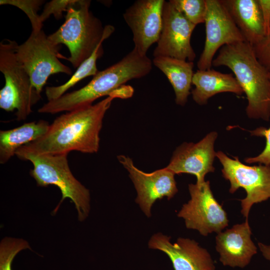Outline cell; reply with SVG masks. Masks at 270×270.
I'll use <instances>...</instances> for the list:
<instances>
[{"label":"cell","mask_w":270,"mask_h":270,"mask_svg":"<svg viewBox=\"0 0 270 270\" xmlns=\"http://www.w3.org/2000/svg\"><path fill=\"white\" fill-rule=\"evenodd\" d=\"M124 87L112 92L98 102L57 117L41 138L18 148L20 159L27 155L68 154L71 151L93 154L100 148V132L105 114L115 98H127Z\"/></svg>","instance_id":"obj_1"},{"label":"cell","mask_w":270,"mask_h":270,"mask_svg":"<svg viewBox=\"0 0 270 270\" xmlns=\"http://www.w3.org/2000/svg\"><path fill=\"white\" fill-rule=\"evenodd\" d=\"M152 64V62L146 55H140L134 48L120 61L98 71L84 87L48 101L38 112L52 114L92 105L96 99L108 96L127 82L148 74Z\"/></svg>","instance_id":"obj_2"},{"label":"cell","mask_w":270,"mask_h":270,"mask_svg":"<svg viewBox=\"0 0 270 270\" xmlns=\"http://www.w3.org/2000/svg\"><path fill=\"white\" fill-rule=\"evenodd\" d=\"M212 66H224L234 74L248 100L246 113L252 119L270 118V72L257 58L246 41L220 48Z\"/></svg>","instance_id":"obj_3"},{"label":"cell","mask_w":270,"mask_h":270,"mask_svg":"<svg viewBox=\"0 0 270 270\" xmlns=\"http://www.w3.org/2000/svg\"><path fill=\"white\" fill-rule=\"evenodd\" d=\"M91 1L76 0L66 12L62 24L48 36L54 44H64L70 56L66 60L77 68L92 54L99 43L114 31L112 25L103 26L90 10Z\"/></svg>","instance_id":"obj_4"},{"label":"cell","mask_w":270,"mask_h":270,"mask_svg":"<svg viewBox=\"0 0 270 270\" xmlns=\"http://www.w3.org/2000/svg\"><path fill=\"white\" fill-rule=\"evenodd\" d=\"M18 43L4 39L0 42V71L5 79L0 90V108L6 111L16 110L17 120H24L41 96L33 86L29 75L16 54Z\"/></svg>","instance_id":"obj_5"},{"label":"cell","mask_w":270,"mask_h":270,"mask_svg":"<svg viewBox=\"0 0 270 270\" xmlns=\"http://www.w3.org/2000/svg\"><path fill=\"white\" fill-rule=\"evenodd\" d=\"M67 156V154L27 155L21 160L32 164L34 168L30 174L38 186L54 185L60 190L62 197L54 212H57L65 198H69L74 204L78 220L83 221L90 210V191L72 173Z\"/></svg>","instance_id":"obj_6"},{"label":"cell","mask_w":270,"mask_h":270,"mask_svg":"<svg viewBox=\"0 0 270 270\" xmlns=\"http://www.w3.org/2000/svg\"><path fill=\"white\" fill-rule=\"evenodd\" d=\"M59 45L54 44L43 30L32 32L27 40L16 46V54L29 75L32 84L41 94L48 78L63 73L72 74L70 68L62 63L64 56L59 52Z\"/></svg>","instance_id":"obj_7"},{"label":"cell","mask_w":270,"mask_h":270,"mask_svg":"<svg viewBox=\"0 0 270 270\" xmlns=\"http://www.w3.org/2000/svg\"><path fill=\"white\" fill-rule=\"evenodd\" d=\"M216 157L222 166L223 177L230 182V192L233 194L240 188L246 190V197L240 201L241 213L248 221L252 205L270 198V165L248 166L238 156L230 158L222 151L216 152Z\"/></svg>","instance_id":"obj_8"},{"label":"cell","mask_w":270,"mask_h":270,"mask_svg":"<svg viewBox=\"0 0 270 270\" xmlns=\"http://www.w3.org/2000/svg\"><path fill=\"white\" fill-rule=\"evenodd\" d=\"M190 200L183 204L178 216L185 220L188 228L198 230L204 236L219 233L228 226L226 211L214 198L208 180L188 184Z\"/></svg>","instance_id":"obj_9"},{"label":"cell","mask_w":270,"mask_h":270,"mask_svg":"<svg viewBox=\"0 0 270 270\" xmlns=\"http://www.w3.org/2000/svg\"><path fill=\"white\" fill-rule=\"evenodd\" d=\"M206 40L198 61L200 70L212 68L218 50L224 46L246 41L223 0H206Z\"/></svg>","instance_id":"obj_10"},{"label":"cell","mask_w":270,"mask_h":270,"mask_svg":"<svg viewBox=\"0 0 270 270\" xmlns=\"http://www.w3.org/2000/svg\"><path fill=\"white\" fill-rule=\"evenodd\" d=\"M196 26L170 1L165 0L162 31L154 57L167 56L193 62L196 55L190 38Z\"/></svg>","instance_id":"obj_11"},{"label":"cell","mask_w":270,"mask_h":270,"mask_svg":"<svg viewBox=\"0 0 270 270\" xmlns=\"http://www.w3.org/2000/svg\"><path fill=\"white\" fill-rule=\"evenodd\" d=\"M118 159L128 172L138 194L136 201L147 216H151L156 200L164 197L170 200L178 192L175 174L166 167L148 173L138 168L128 156L119 155Z\"/></svg>","instance_id":"obj_12"},{"label":"cell","mask_w":270,"mask_h":270,"mask_svg":"<svg viewBox=\"0 0 270 270\" xmlns=\"http://www.w3.org/2000/svg\"><path fill=\"white\" fill-rule=\"evenodd\" d=\"M164 0H138L123 14L131 30L134 48L146 56L149 48L157 42L162 28Z\"/></svg>","instance_id":"obj_13"},{"label":"cell","mask_w":270,"mask_h":270,"mask_svg":"<svg viewBox=\"0 0 270 270\" xmlns=\"http://www.w3.org/2000/svg\"><path fill=\"white\" fill-rule=\"evenodd\" d=\"M216 132H211L196 143L184 142L174 151L166 168L176 174H189L196 178V184H201L206 175L214 172L213 163L216 153L214 144Z\"/></svg>","instance_id":"obj_14"},{"label":"cell","mask_w":270,"mask_h":270,"mask_svg":"<svg viewBox=\"0 0 270 270\" xmlns=\"http://www.w3.org/2000/svg\"><path fill=\"white\" fill-rule=\"evenodd\" d=\"M148 246L166 254L174 270H215L209 252L194 240L180 238L172 244L170 237L158 233L151 237Z\"/></svg>","instance_id":"obj_15"},{"label":"cell","mask_w":270,"mask_h":270,"mask_svg":"<svg viewBox=\"0 0 270 270\" xmlns=\"http://www.w3.org/2000/svg\"><path fill=\"white\" fill-rule=\"evenodd\" d=\"M251 234L252 230L246 220L218 234L216 250L224 266L244 268L248 264L252 256L257 252Z\"/></svg>","instance_id":"obj_16"},{"label":"cell","mask_w":270,"mask_h":270,"mask_svg":"<svg viewBox=\"0 0 270 270\" xmlns=\"http://www.w3.org/2000/svg\"><path fill=\"white\" fill-rule=\"evenodd\" d=\"M245 40L254 46L266 35L258 0H223Z\"/></svg>","instance_id":"obj_17"},{"label":"cell","mask_w":270,"mask_h":270,"mask_svg":"<svg viewBox=\"0 0 270 270\" xmlns=\"http://www.w3.org/2000/svg\"><path fill=\"white\" fill-rule=\"evenodd\" d=\"M192 84L194 86L191 92L192 98L200 105L207 104L211 97L219 93L232 92L238 96L244 93L232 74L222 73L212 68L198 70L194 74Z\"/></svg>","instance_id":"obj_18"},{"label":"cell","mask_w":270,"mask_h":270,"mask_svg":"<svg viewBox=\"0 0 270 270\" xmlns=\"http://www.w3.org/2000/svg\"><path fill=\"white\" fill-rule=\"evenodd\" d=\"M152 64L166 75L172 86L176 103L184 106L190 94L194 62L170 57L157 56L154 58Z\"/></svg>","instance_id":"obj_19"},{"label":"cell","mask_w":270,"mask_h":270,"mask_svg":"<svg viewBox=\"0 0 270 270\" xmlns=\"http://www.w3.org/2000/svg\"><path fill=\"white\" fill-rule=\"evenodd\" d=\"M44 120L32 122L9 130L0 131V163H6L22 146L37 140L48 131Z\"/></svg>","instance_id":"obj_20"},{"label":"cell","mask_w":270,"mask_h":270,"mask_svg":"<svg viewBox=\"0 0 270 270\" xmlns=\"http://www.w3.org/2000/svg\"><path fill=\"white\" fill-rule=\"evenodd\" d=\"M105 40L103 39L99 43L92 55L77 68L68 81L60 86L46 88L45 94L48 101L60 98L82 80L88 76H94L98 73L96 61L104 54L102 42Z\"/></svg>","instance_id":"obj_21"},{"label":"cell","mask_w":270,"mask_h":270,"mask_svg":"<svg viewBox=\"0 0 270 270\" xmlns=\"http://www.w3.org/2000/svg\"><path fill=\"white\" fill-rule=\"evenodd\" d=\"M174 6L191 23H204L206 11V0H170Z\"/></svg>","instance_id":"obj_22"},{"label":"cell","mask_w":270,"mask_h":270,"mask_svg":"<svg viewBox=\"0 0 270 270\" xmlns=\"http://www.w3.org/2000/svg\"><path fill=\"white\" fill-rule=\"evenodd\" d=\"M28 248V242L23 240L6 237L0 244V270H12V264L16 256L21 250Z\"/></svg>","instance_id":"obj_23"},{"label":"cell","mask_w":270,"mask_h":270,"mask_svg":"<svg viewBox=\"0 0 270 270\" xmlns=\"http://www.w3.org/2000/svg\"><path fill=\"white\" fill-rule=\"evenodd\" d=\"M44 2L43 0H0V4L11 5L23 11L30 20L32 32H38L42 30L43 23L38 12Z\"/></svg>","instance_id":"obj_24"},{"label":"cell","mask_w":270,"mask_h":270,"mask_svg":"<svg viewBox=\"0 0 270 270\" xmlns=\"http://www.w3.org/2000/svg\"><path fill=\"white\" fill-rule=\"evenodd\" d=\"M249 132L252 136L264 137L266 144L264 148L258 155L254 157L246 158L244 162L248 164L258 163L261 164L270 165V128H266L261 126Z\"/></svg>","instance_id":"obj_25"},{"label":"cell","mask_w":270,"mask_h":270,"mask_svg":"<svg viewBox=\"0 0 270 270\" xmlns=\"http://www.w3.org/2000/svg\"><path fill=\"white\" fill-rule=\"evenodd\" d=\"M76 0H52L48 2L44 6L43 10L40 14V21L43 23L52 15L56 20H60L62 16L63 13L66 12L69 7Z\"/></svg>","instance_id":"obj_26"},{"label":"cell","mask_w":270,"mask_h":270,"mask_svg":"<svg viewBox=\"0 0 270 270\" xmlns=\"http://www.w3.org/2000/svg\"><path fill=\"white\" fill-rule=\"evenodd\" d=\"M252 46L259 62L270 70V33L260 42Z\"/></svg>","instance_id":"obj_27"},{"label":"cell","mask_w":270,"mask_h":270,"mask_svg":"<svg viewBox=\"0 0 270 270\" xmlns=\"http://www.w3.org/2000/svg\"><path fill=\"white\" fill-rule=\"evenodd\" d=\"M258 2L264 23L266 35H268L270 32V0H258Z\"/></svg>","instance_id":"obj_28"},{"label":"cell","mask_w":270,"mask_h":270,"mask_svg":"<svg viewBox=\"0 0 270 270\" xmlns=\"http://www.w3.org/2000/svg\"><path fill=\"white\" fill-rule=\"evenodd\" d=\"M258 246L263 256L270 261V246L258 242Z\"/></svg>","instance_id":"obj_29"},{"label":"cell","mask_w":270,"mask_h":270,"mask_svg":"<svg viewBox=\"0 0 270 270\" xmlns=\"http://www.w3.org/2000/svg\"></svg>","instance_id":"obj_30"},{"label":"cell","mask_w":270,"mask_h":270,"mask_svg":"<svg viewBox=\"0 0 270 270\" xmlns=\"http://www.w3.org/2000/svg\"></svg>","instance_id":"obj_31"}]
</instances>
